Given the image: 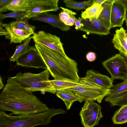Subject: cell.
<instances>
[{
  "mask_svg": "<svg viewBox=\"0 0 127 127\" xmlns=\"http://www.w3.org/2000/svg\"><path fill=\"white\" fill-rule=\"evenodd\" d=\"M49 109L32 93L8 78L0 94V110L12 112L11 115L40 113Z\"/></svg>",
  "mask_w": 127,
  "mask_h": 127,
  "instance_id": "1",
  "label": "cell"
},
{
  "mask_svg": "<svg viewBox=\"0 0 127 127\" xmlns=\"http://www.w3.org/2000/svg\"><path fill=\"white\" fill-rule=\"evenodd\" d=\"M50 74L55 79H64L79 82L77 64L66 55L40 44H34Z\"/></svg>",
  "mask_w": 127,
  "mask_h": 127,
  "instance_id": "2",
  "label": "cell"
},
{
  "mask_svg": "<svg viewBox=\"0 0 127 127\" xmlns=\"http://www.w3.org/2000/svg\"><path fill=\"white\" fill-rule=\"evenodd\" d=\"M66 113L62 109L52 108L41 113L13 116L0 110V127H34L47 125L51 122L52 117Z\"/></svg>",
  "mask_w": 127,
  "mask_h": 127,
  "instance_id": "3",
  "label": "cell"
},
{
  "mask_svg": "<svg viewBox=\"0 0 127 127\" xmlns=\"http://www.w3.org/2000/svg\"><path fill=\"white\" fill-rule=\"evenodd\" d=\"M50 74L48 69L38 74L19 72L8 79L29 92L41 91L55 94L56 91L49 79Z\"/></svg>",
  "mask_w": 127,
  "mask_h": 127,
  "instance_id": "4",
  "label": "cell"
},
{
  "mask_svg": "<svg viewBox=\"0 0 127 127\" xmlns=\"http://www.w3.org/2000/svg\"><path fill=\"white\" fill-rule=\"evenodd\" d=\"M80 82L83 85L66 89L74 93L80 102L88 100L96 101L100 103L104 98L110 93L112 90L101 87L86 76L80 78Z\"/></svg>",
  "mask_w": 127,
  "mask_h": 127,
  "instance_id": "5",
  "label": "cell"
},
{
  "mask_svg": "<svg viewBox=\"0 0 127 127\" xmlns=\"http://www.w3.org/2000/svg\"><path fill=\"white\" fill-rule=\"evenodd\" d=\"M102 64L114 80H127V59L120 54L115 55L104 61Z\"/></svg>",
  "mask_w": 127,
  "mask_h": 127,
  "instance_id": "6",
  "label": "cell"
},
{
  "mask_svg": "<svg viewBox=\"0 0 127 127\" xmlns=\"http://www.w3.org/2000/svg\"><path fill=\"white\" fill-rule=\"evenodd\" d=\"M79 113L82 124L84 127H94L98 124L103 117L101 106L94 101L86 100Z\"/></svg>",
  "mask_w": 127,
  "mask_h": 127,
  "instance_id": "7",
  "label": "cell"
},
{
  "mask_svg": "<svg viewBox=\"0 0 127 127\" xmlns=\"http://www.w3.org/2000/svg\"><path fill=\"white\" fill-rule=\"evenodd\" d=\"M28 6L26 12V18H32L41 13L56 11L59 9L58 0H28Z\"/></svg>",
  "mask_w": 127,
  "mask_h": 127,
  "instance_id": "8",
  "label": "cell"
},
{
  "mask_svg": "<svg viewBox=\"0 0 127 127\" xmlns=\"http://www.w3.org/2000/svg\"><path fill=\"white\" fill-rule=\"evenodd\" d=\"M18 66L47 69V67L35 47L29 46L27 51L18 58Z\"/></svg>",
  "mask_w": 127,
  "mask_h": 127,
  "instance_id": "9",
  "label": "cell"
},
{
  "mask_svg": "<svg viewBox=\"0 0 127 127\" xmlns=\"http://www.w3.org/2000/svg\"><path fill=\"white\" fill-rule=\"evenodd\" d=\"M31 37L35 43L42 45L66 55L60 37L42 31L34 32Z\"/></svg>",
  "mask_w": 127,
  "mask_h": 127,
  "instance_id": "10",
  "label": "cell"
},
{
  "mask_svg": "<svg viewBox=\"0 0 127 127\" xmlns=\"http://www.w3.org/2000/svg\"><path fill=\"white\" fill-rule=\"evenodd\" d=\"M78 19L80 21L81 27L79 30L86 32L88 34H95L100 35H107L110 33V30L104 26L98 19H95L92 21L88 19Z\"/></svg>",
  "mask_w": 127,
  "mask_h": 127,
  "instance_id": "11",
  "label": "cell"
},
{
  "mask_svg": "<svg viewBox=\"0 0 127 127\" xmlns=\"http://www.w3.org/2000/svg\"><path fill=\"white\" fill-rule=\"evenodd\" d=\"M32 19L33 20H38L48 23L53 27L58 28L64 31L70 30V26H67L60 19L59 16L48 13L43 12L39 14Z\"/></svg>",
  "mask_w": 127,
  "mask_h": 127,
  "instance_id": "12",
  "label": "cell"
},
{
  "mask_svg": "<svg viewBox=\"0 0 127 127\" xmlns=\"http://www.w3.org/2000/svg\"><path fill=\"white\" fill-rule=\"evenodd\" d=\"M0 25L6 29L9 34V39L10 40V44L12 43H21L33 34L32 33L27 32L23 30L15 28L9 23L3 24L0 21Z\"/></svg>",
  "mask_w": 127,
  "mask_h": 127,
  "instance_id": "13",
  "label": "cell"
},
{
  "mask_svg": "<svg viewBox=\"0 0 127 127\" xmlns=\"http://www.w3.org/2000/svg\"><path fill=\"white\" fill-rule=\"evenodd\" d=\"M126 31L123 27L117 29L114 34L112 42L115 49L127 59V42L126 34Z\"/></svg>",
  "mask_w": 127,
  "mask_h": 127,
  "instance_id": "14",
  "label": "cell"
},
{
  "mask_svg": "<svg viewBox=\"0 0 127 127\" xmlns=\"http://www.w3.org/2000/svg\"><path fill=\"white\" fill-rule=\"evenodd\" d=\"M86 76L96 84L104 88L110 89L114 86L111 78L97 72L93 69L87 70Z\"/></svg>",
  "mask_w": 127,
  "mask_h": 127,
  "instance_id": "15",
  "label": "cell"
},
{
  "mask_svg": "<svg viewBox=\"0 0 127 127\" xmlns=\"http://www.w3.org/2000/svg\"><path fill=\"white\" fill-rule=\"evenodd\" d=\"M114 0H106L102 4L103 9L98 19L106 28L110 30L111 28V9Z\"/></svg>",
  "mask_w": 127,
  "mask_h": 127,
  "instance_id": "16",
  "label": "cell"
},
{
  "mask_svg": "<svg viewBox=\"0 0 127 127\" xmlns=\"http://www.w3.org/2000/svg\"><path fill=\"white\" fill-rule=\"evenodd\" d=\"M56 95L64 102L67 110H69L73 103L79 100L74 93L71 90L67 89H62L56 91Z\"/></svg>",
  "mask_w": 127,
  "mask_h": 127,
  "instance_id": "17",
  "label": "cell"
},
{
  "mask_svg": "<svg viewBox=\"0 0 127 127\" xmlns=\"http://www.w3.org/2000/svg\"><path fill=\"white\" fill-rule=\"evenodd\" d=\"M112 88L111 93L105 98V101L109 102L123 96L127 90V80L114 85Z\"/></svg>",
  "mask_w": 127,
  "mask_h": 127,
  "instance_id": "18",
  "label": "cell"
},
{
  "mask_svg": "<svg viewBox=\"0 0 127 127\" xmlns=\"http://www.w3.org/2000/svg\"><path fill=\"white\" fill-rule=\"evenodd\" d=\"M102 4L94 3L86 8L82 12L81 18L84 19H88L90 21L97 19L103 9Z\"/></svg>",
  "mask_w": 127,
  "mask_h": 127,
  "instance_id": "19",
  "label": "cell"
},
{
  "mask_svg": "<svg viewBox=\"0 0 127 127\" xmlns=\"http://www.w3.org/2000/svg\"><path fill=\"white\" fill-rule=\"evenodd\" d=\"M50 81L56 91L59 89H66L83 85L80 82H76L64 79H54L50 80Z\"/></svg>",
  "mask_w": 127,
  "mask_h": 127,
  "instance_id": "20",
  "label": "cell"
},
{
  "mask_svg": "<svg viewBox=\"0 0 127 127\" xmlns=\"http://www.w3.org/2000/svg\"><path fill=\"white\" fill-rule=\"evenodd\" d=\"M112 120L115 124H122L127 122V105L121 106L114 114Z\"/></svg>",
  "mask_w": 127,
  "mask_h": 127,
  "instance_id": "21",
  "label": "cell"
},
{
  "mask_svg": "<svg viewBox=\"0 0 127 127\" xmlns=\"http://www.w3.org/2000/svg\"><path fill=\"white\" fill-rule=\"evenodd\" d=\"M28 6V0H12L7 7L9 11L26 12Z\"/></svg>",
  "mask_w": 127,
  "mask_h": 127,
  "instance_id": "22",
  "label": "cell"
},
{
  "mask_svg": "<svg viewBox=\"0 0 127 127\" xmlns=\"http://www.w3.org/2000/svg\"><path fill=\"white\" fill-rule=\"evenodd\" d=\"M93 0H90L81 2H78L73 0H64L63 2L67 7L77 10L86 9L92 5Z\"/></svg>",
  "mask_w": 127,
  "mask_h": 127,
  "instance_id": "23",
  "label": "cell"
},
{
  "mask_svg": "<svg viewBox=\"0 0 127 127\" xmlns=\"http://www.w3.org/2000/svg\"><path fill=\"white\" fill-rule=\"evenodd\" d=\"M32 38L31 36L30 37L25 40L23 44L16 46L14 53L9 59L10 61H16L19 57L24 54L27 51Z\"/></svg>",
  "mask_w": 127,
  "mask_h": 127,
  "instance_id": "24",
  "label": "cell"
},
{
  "mask_svg": "<svg viewBox=\"0 0 127 127\" xmlns=\"http://www.w3.org/2000/svg\"><path fill=\"white\" fill-rule=\"evenodd\" d=\"M126 17V13H111L110 22L111 28L117 27H121Z\"/></svg>",
  "mask_w": 127,
  "mask_h": 127,
  "instance_id": "25",
  "label": "cell"
},
{
  "mask_svg": "<svg viewBox=\"0 0 127 127\" xmlns=\"http://www.w3.org/2000/svg\"><path fill=\"white\" fill-rule=\"evenodd\" d=\"M7 18H15L16 21L23 20L26 18V12L13 11L6 14L0 13V21Z\"/></svg>",
  "mask_w": 127,
  "mask_h": 127,
  "instance_id": "26",
  "label": "cell"
},
{
  "mask_svg": "<svg viewBox=\"0 0 127 127\" xmlns=\"http://www.w3.org/2000/svg\"><path fill=\"white\" fill-rule=\"evenodd\" d=\"M60 8L66 11L74 20L75 22L74 25H75V29L76 30H79L81 27V24L80 20L76 18L75 15L76 13L72 11V10H69L67 8L62 7H60Z\"/></svg>",
  "mask_w": 127,
  "mask_h": 127,
  "instance_id": "27",
  "label": "cell"
},
{
  "mask_svg": "<svg viewBox=\"0 0 127 127\" xmlns=\"http://www.w3.org/2000/svg\"><path fill=\"white\" fill-rule=\"evenodd\" d=\"M112 106L117 105L122 106L127 105V90L125 94L122 96L109 102Z\"/></svg>",
  "mask_w": 127,
  "mask_h": 127,
  "instance_id": "28",
  "label": "cell"
},
{
  "mask_svg": "<svg viewBox=\"0 0 127 127\" xmlns=\"http://www.w3.org/2000/svg\"><path fill=\"white\" fill-rule=\"evenodd\" d=\"M28 20L25 19L22 20L13 21L9 23L12 27L15 28L20 29L25 31V25Z\"/></svg>",
  "mask_w": 127,
  "mask_h": 127,
  "instance_id": "29",
  "label": "cell"
},
{
  "mask_svg": "<svg viewBox=\"0 0 127 127\" xmlns=\"http://www.w3.org/2000/svg\"><path fill=\"white\" fill-rule=\"evenodd\" d=\"M12 0H0V13L8 11L7 7Z\"/></svg>",
  "mask_w": 127,
  "mask_h": 127,
  "instance_id": "30",
  "label": "cell"
},
{
  "mask_svg": "<svg viewBox=\"0 0 127 127\" xmlns=\"http://www.w3.org/2000/svg\"><path fill=\"white\" fill-rule=\"evenodd\" d=\"M62 10L59 13V16L61 20L64 23L70 17V16L66 11Z\"/></svg>",
  "mask_w": 127,
  "mask_h": 127,
  "instance_id": "31",
  "label": "cell"
},
{
  "mask_svg": "<svg viewBox=\"0 0 127 127\" xmlns=\"http://www.w3.org/2000/svg\"><path fill=\"white\" fill-rule=\"evenodd\" d=\"M86 57L88 61L90 62H93L96 59V56L95 54L93 52H88L86 55Z\"/></svg>",
  "mask_w": 127,
  "mask_h": 127,
  "instance_id": "32",
  "label": "cell"
},
{
  "mask_svg": "<svg viewBox=\"0 0 127 127\" xmlns=\"http://www.w3.org/2000/svg\"><path fill=\"white\" fill-rule=\"evenodd\" d=\"M0 35L5 36L6 39H9V34L7 31L6 29L3 28L1 25H0Z\"/></svg>",
  "mask_w": 127,
  "mask_h": 127,
  "instance_id": "33",
  "label": "cell"
},
{
  "mask_svg": "<svg viewBox=\"0 0 127 127\" xmlns=\"http://www.w3.org/2000/svg\"><path fill=\"white\" fill-rule=\"evenodd\" d=\"M64 23L67 26H71L74 25L75 22L73 19L70 16V17Z\"/></svg>",
  "mask_w": 127,
  "mask_h": 127,
  "instance_id": "34",
  "label": "cell"
},
{
  "mask_svg": "<svg viewBox=\"0 0 127 127\" xmlns=\"http://www.w3.org/2000/svg\"><path fill=\"white\" fill-rule=\"evenodd\" d=\"M106 0H93L92 5L94 3H98L102 4Z\"/></svg>",
  "mask_w": 127,
  "mask_h": 127,
  "instance_id": "35",
  "label": "cell"
},
{
  "mask_svg": "<svg viewBox=\"0 0 127 127\" xmlns=\"http://www.w3.org/2000/svg\"><path fill=\"white\" fill-rule=\"evenodd\" d=\"M119 1L124 6L126 12H127V0H120Z\"/></svg>",
  "mask_w": 127,
  "mask_h": 127,
  "instance_id": "36",
  "label": "cell"
},
{
  "mask_svg": "<svg viewBox=\"0 0 127 127\" xmlns=\"http://www.w3.org/2000/svg\"><path fill=\"white\" fill-rule=\"evenodd\" d=\"M4 86L3 84L2 80L1 78V77H0V89L1 90L3 88H4Z\"/></svg>",
  "mask_w": 127,
  "mask_h": 127,
  "instance_id": "37",
  "label": "cell"
},
{
  "mask_svg": "<svg viewBox=\"0 0 127 127\" xmlns=\"http://www.w3.org/2000/svg\"><path fill=\"white\" fill-rule=\"evenodd\" d=\"M125 21L126 22V25L127 27V15H126V17L125 20Z\"/></svg>",
  "mask_w": 127,
  "mask_h": 127,
  "instance_id": "38",
  "label": "cell"
},
{
  "mask_svg": "<svg viewBox=\"0 0 127 127\" xmlns=\"http://www.w3.org/2000/svg\"><path fill=\"white\" fill-rule=\"evenodd\" d=\"M126 40L127 41V33H126Z\"/></svg>",
  "mask_w": 127,
  "mask_h": 127,
  "instance_id": "39",
  "label": "cell"
},
{
  "mask_svg": "<svg viewBox=\"0 0 127 127\" xmlns=\"http://www.w3.org/2000/svg\"></svg>",
  "mask_w": 127,
  "mask_h": 127,
  "instance_id": "40",
  "label": "cell"
}]
</instances>
